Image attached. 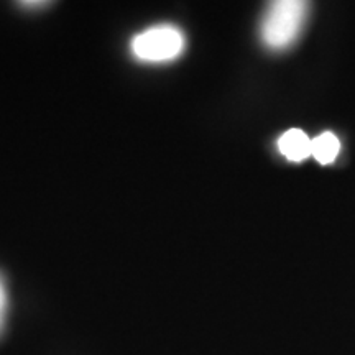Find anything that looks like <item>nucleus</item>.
I'll return each mask as SVG.
<instances>
[{
    "label": "nucleus",
    "mask_w": 355,
    "mask_h": 355,
    "mask_svg": "<svg viewBox=\"0 0 355 355\" xmlns=\"http://www.w3.org/2000/svg\"><path fill=\"white\" fill-rule=\"evenodd\" d=\"M309 3L303 0H277L263 13L260 40L268 50L285 51L298 42L308 19Z\"/></svg>",
    "instance_id": "nucleus-1"
},
{
    "label": "nucleus",
    "mask_w": 355,
    "mask_h": 355,
    "mask_svg": "<svg viewBox=\"0 0 355 355\" xmlns=\"http://www.w3.org/2000/svg\"><path fill=\"white\" fill-rule=\"evenodd\" d=\"M186 35L173 24H158L137 33L128 50L137 61L145 64H166L183 56Z\"/></svg>",
    "instance_id": "nucleus-2"
},
{
    "label": "nucleus",
    "mask_w": 355,
    "mask_h": 355,
    "mask_svg": "<svg viewBox=\"0 0 355 355\" xmlns=\"http://www.w3.org/2000/svg\"><path fill=\"white\" fill-rule=\"evenodd\" d=\"M278 152L283 155L286 159L293 163H300L311 157V150H313V139L300 128H290L279 137L277 141Z\"/></svg>",
    "instance_id": "nucleus-3"
},
{
    "label": "nucleus",
    "mask_w": 355,
    "mask_h": 355,
    "mask_svg": "<svg viewBox=\"0 0 355 355\" xmlns=\"http://www.w3.org/2000/svg\"><path fill=\"white\" fill-rule=\"evenodd\" d=\"M340 152V140L332 132H324L313 139V150L311 155L318 159L321 165H331Z\"/></svg>",
    "instance_id": "nucleus-4"
},
{
    "label": "nucleus",
    "mask_w": 355,
    "mask_h": 355,
    "mask_svg": "<svg viewBox=\"0 0 355 355\" xmlns=\"http://www.w3.org/2000/svg\"><path fill=\"white\" fill-rule=\"evenodd\" d=\"M7 306H8V300H7V288H6V282H3L2 275H0V331H2L3 322H6Z\"/></svg>",
    "instance_id": "nucleus-5"
},
{
    "label": "nucleus",
    "mask_w": 355,
    "mask_h": 355,
    "mask_svg": "<svg viewBox=\"0 0 355 355\" xmlns=\"http://www.w3.org/2000/svg\"><path fill=\"white\" fill-rule=\"evenodd\" d=\"M21 8H30V10H35V8H43L46 6H50V2H20Z\"/></svg>",
    "instance_id": "nucleus-6"
}]
</instances>
